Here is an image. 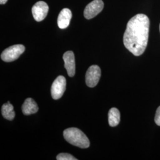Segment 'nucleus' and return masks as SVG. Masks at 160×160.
<instances>
[{
  "label": "nucleus",
  "instance_id": "10",
  "mask_svg": "<svg viewBox=\"0 0 160 160\" xmlns=\"http://www.w3.org/2000/svg\"><path fill=\"white\" fill-rule=\"evenodd\" d=\"M22 109L24 115H30L36 113L38 111L39 108L37 103L33 98H28L23 103Z\"/></svg>",
  "mask_w": 160,
  "mask_h": 160
},
{
  "label": "nucleus",
  "instance_id": "3",
  "mask_svg": "<svg viewBox=\"0 0 160 160\" xmlns=\"http://www.w3.org/2000/svg\"><path fill=\"white\" fill-rule=\"evenodd\" d=\"M25 51L23 45H15L6 49L2 52L1 58L2 61L10 62L17 59Z\"/></svg>",
  "mask_w": 160,
  "mask_h": 160
},
{
  "label": "nucleus",
  "instance_id": "14",
  "mask_svg": "<svg viewBox=\"0 0 160 160\" xmlns=\"http://www.w3.org/2000/svg\"><path fill=\"white\" fill-rule=\"evenodd\" d=\"M155 122L157 125L160 126V106L157 109L155 116Z\"/></svg>",
  "mask_w": 160,
  "mask_h": 160
},
{
  "label": "nucleus",
  "instance_id": "16",
  "mask_svg": "<svg viewBox=\"0 0 160 160\" xmlns=\"http://www.w3.org/2000/svg\"></svg>",
  "mask_w": 160,
  "mask_h": 160
},
{
  "label": "nucleus",
  "instance_id": "7",
  "mask_svg": "<svg viewBox=\"0 0 160 160\" xmlns=\"http://www.w3.org/2000/svg\"><path fill=\"white\" fill-rule=\"evenodd\" d=\"M49 11V7L45 2L40 1L37 2L32 7V14L36 22H41L46 17Z\"/></svg>",
  "mask_w": 160,
  "mask_h": 160
},
{
  "label": "nucleus",
  "instance_id": "4",
  "mask_svg": "<svg viewBox=\"0 0 160 160\" xmlns=\"http://www.w3.org/2000/svg\"><path fill=\"white\" fill-rule=\"evenodd\" d=\"M66 84V79L62 75L58 76L53 81L51 87V96L54 100L59 99L63 96Z\"/></svg>",
  "mask_w": 160,
  "mask_h": 160
},
{
  "label": "nucleus",
  "instance_id": "8",
  "mask_svg": "<svg viewBox=\"0 0 160 160\" xmlns=\"http://www.w3.org/2000/svg\"><path fill=\"white\" fill-rule=\"evenodd\" d=\"M63 59L65 62V68L67 69L68 75L70 77L74 76L75 73V63L74 52H66L63 55Z\"/></svg>",
  "mask_w": 160,
  "mask_h": 160
},
{
  "label": "nucleus",
  "instance_id": "2",
  "mask_svg": "<svg viewBox=\"0 0 160 160\" xmlns=\"http://www.w3.org/2000/svg\"><path fill=\"white\" fill-rule=\"evenodd\" d=\"M63 137L65 140L81 148H87L90 147V141L86 135L78 128H70L63 131Z\"/></svg>",
  "mask_w": 160,
  "mask_h": 160
},
{
  "label": "nucleus",
  "instance_id": "1",
  "mask_svg": "<svg viewBox=\"0 0 160 160\" xmlns=\"http://www.w3.org/2000/svg\"><path fill=\"white\" fill-rule=\"evenodd\" d=\"M149 19L143 14H138L128 22L123 35L126 49L135 56H140L145 51L148 41Z\"/></svg>",
  "mask_w": 160,
  "mask_h": 160
},
{
  "label": "nucleus",
  "instance_id": "11",
  "mask_svg": "<svg viewBox=\"0 0 160 160\" xmlns=\"http://www.w3.org/2000/svg\"><path fill=\"white\" fill-rule=\"evenodd\" d=\"M109 125L114 127L119 125L120 120V114L119 110L116 108H112L108 113Z\"/></svg>",
  "mask_w": 160,
  "mask_h": 160
},
{
  "label": "nucleus",
  "instance_id": "5",
  "mask_svg": "<svg viewBox=\"0 0 160 160\" xmlns=\"http://www.w3.org/2000/svg\"><path fill=\"white\" fill-rule=\"evenodd\" d=\"M101 77V69L98 65H92L88 69L86 75V82L89 87L97 86Z\"/></svg>",
  "mask_w": 160,
  "mask_h": 160
},
{
  "label": "nucleus",
  "instance_id": "6",
  "mask_svg": "<svg viewBox=\"0 0 160 160\" xmlns=\"http://www.w3.org/2000/svg\"><path fill=\"white\" fill-rule=\"evenodd\" d=\"M103 7L104 2L102 0H94L86 6L84 16L88 20L92 19L103 10Z\"/></svg>",
  "mask_w": 160,
  "mask_h": 160
},
{
  "label": "nucleus",
  "instance_id": "9",
  "mask_svg": "<svg viewBox=\"0 0 160 160\" xmlns=\"http://www.w3.org/2000/svg\"><path fill=\"white\" fill-rule=\"evenodd\" d=\"M72 18V12L68 8H63L60 12L58 17V26L61 29H66L68 27L71 19Z\"/></svg>",
  "mask_w": 160,
  "mask_h": 160
},
{
  "label": "nucleus",
  "instance_id": "12",
  "mask_svg": "<svg viewBox=\"0 0 160 160\" xmlns=\"http://www.w3.org/2000/svg\"><path fill=\"white\" fill-rule=\"evenodd\" d=\"M1 112L3 117L6 119L9 120L14 119L15 117V112L14 111L13 106L10 104V102H8L2 105Z\"/></svg>",
  "mask_w": 160,
  "mask_h": 160
},
{
  "label": "nucleus",
  "instance_id": "15",
  "mask_svg": "<svg viewBox=\"0 0 160 160\" xmlns=\"http://www.w3.org/2000/svg\"><path fill=\"white\" fill-rule=\"evenodd\" d=\"M8 0H0V4L2 5V4H6V2H7Z\"/></svg>",
  "mask_w": 160,
  "mask_h": 160
},
{
  "label": "nucleus",
  "instance_id": "13",
  "mask_svg": "<svg viewBox=\"0 0 160 160\" xmlns=\"http://www.w3.org/2000/svg\"><path fill=\"white\" fill-rule=\"evenodd\" d=\"M58 160H77L74 156L67 153H61L57 157Z\"/></svg>",
  "mask_w": 160,
  "mask_h": 160
}]
</instances>
